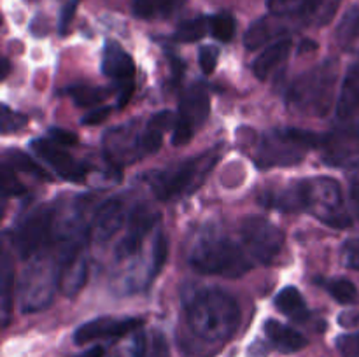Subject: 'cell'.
Instances as JSON below:
<instances>
[{"label": "cell", "mask_w": 359, "mask_h": 357, "mask_svg": "<svg viewBox=\"0 0 359 357\" xmlns=\"http://www.w3.org/2000/svg\"><path fill=\"white\" fill-rule=\"evenodd\" d=\"M241 234L252 258L263 265H272L279 258L286 244L283 231L276 224L259 216L248 217L241 224Z\"/></svg>", "instance_id": "10"}, {"label": "cell", "mask_w": 359, "mask_h": 357, "mask_svg": "<svg viewBox=\"0 0 359 357\" xmlns=\"http://www.w3.org/2000/svg\"><path fill=\"white\" fill-rule=\"evenodd\" d=\"M276 20L277 18L272 14V16L259 18L258 21H255L244 35L245 48L255 51V49L265 46L266 42H269L270 38L276 37L277 34H280V31L284 30V27H280Z\"/></svg>", "instance_id": "20"}, {"label": "cell", "mask_w": 359, "mask_h": 357, "mask_svg": "<svg viewBox=\"0 0 359 357\" xmlns=\"http://www.w3.org/2000/svg\"><path fill=\"white\" fill-rule=\"evenodd\" d=\"M170 66H172L170 80H172V84H174V86H177V84L181 83V79H182V74H184V63H182V59L172 56Z\"/></svg>", "instance_id": "41"}, {"label": "cell", "mask_w": 359, "mask_h": 357, "mask_svg": "<svg viewBox=\"0 0 359 357\" xmlns=\"http://www.w3.org/2000/svg\"><path fill=\"white\" fill-rule=\"evenodd\" d=\"M359 112V65H354L347 74L342 84L339 102H337V115L340 119H351Z\"/></svg>", "instance_id": "19"}, {"label": "cell", "mask_w": 359, "mask_h": 357, "mask_svg": "<svg viewBox=\"0 0 359 357\" xmlns=\"http://www.w3.org/2000/svg\"><path fill=\"white\" fill-rule=\"evenodd\" d=\"M182 4L184 0H133L132 7L137 18L153 20V18L170 16Z\"/></svg>", "instance_id": "24"}, {"label": "cell", "mask_w": 359, "mask_h": 357, "mask_svg": "<svg viewBox=\"0 0 359 357\" xmlns=\"http://www.w3.org/2000/svg\"><path fill=\"white\" fill-rule=\"evenodd\" d=\"M335 345L342 357H359V331L339 336Z\"/></svg>", "instance_id": "34"}, {"label": "cell", "mask_w": 359, "mask_h": 357, "mask_svg": "<svg viewBox=\"0 0 359 357\" xmlns=\"http://www.w3.org/2000/svg\"><path fill=\"white\" fill-rule=\"evenodd\" d=\"M154 223H156L154 214L147 212V209H144V206H137L128 217V233L116 247V258L125 259L135 254L142 245L146 234L154 226Z\"/></svg>", "instance_id": "16"}, {"label": "cell", "mask_w": 359, "mask_h": 357, "mask_svg": "<svg viewBox=\"0 0 359 357\" xmlns=\"http://www.w3.org/2000/svg\"><path fill=\"white\" fill-rule=\"evenodd\" d=\"M217 160H219V154L209 149L200 156L189 158V160L182 161L175 167L165 168L161 172H153L146 181L158 200L168 202V200L179 198V196L198 188L205 175L217 163Z\"/></svg>", "instance_id": "5"}, {"label": "cell", "mask_w": 359, "mask_h": 357, "mask_svg": "<svg viewBox=\"0 0 359 357\" xmlns=\"http://www.w3.org/2000/svg\"><path fill=\"white\" fill-rule=\"evenodd\" d=\"M351 203H353L354 214L359 220V181L353 182V186H351Z\"/></svg>", "instance_id": "43"}, {"label": "cell", "mask_w": 359, "mask_h": 357, "mask_svg": "<svg viewBox=\"0 0 359 357\" xmlns=\"http://www.w3.org/2000/svg\"><path fill=\"white\" fill-rule=\"evenodd\" d=\"M153 265H151V273H149V280H153L158 273L161 272V268L165 266L168 258V241L167 237L163 233L156 234V240H154L153 245Z\"/></svg>", "instance_id": "31"}, {"label": "cell", "mask_w": 359, "mask_h": 357, "mask_svg": "<svg viewBox=\"0 0 359 357\" xmlns=\"http://www.w3.org/2000/svg\"><path fill=\"white\" fill-rule=\"evenodd\" d=\"M2 163L7 164L9 168H13V170L25 172V174H30L37 178H44V181L49 178L48 172H46L41 164L35 163L27 153H23V150L7 149L2 156Z\"/></svg>", "instance_id": "25"}, {"label": "cell", "mask_w": 359, "mask_h": 357, "mask_svg": "<svg viewBox=\"0 0 359 357\" xmlns=\"http://www.w3.org/2000/svg\"><path fill=\"white\" fill-rule=\"evenodd\" d=\"M0 290H2V321L4 326H7L14 301V265L9 251L2 252V272H0Z\"/></svg>", "instance_id": "22"}, {"label": "cell", "mask_w": 359, "mask_h": 357, "mask_svg": "<svg viewBox=\"0 0 359 357\" xmlns=\"http://www.w3.org/2000/svg\"><path fill=\"white\" fill-rule=\"evenodd\" d=\"M217 58H219V51H217L214 46H203V48H200L198 62H200V66H202L203 74L210 76V74L216 70Z\"/></svg>", "instance_id": "35"}, {"label": "cell", "mask_w": 359, "mask_h": 357, "mask_svg": "<svg viewBox=\"0 0 359 357\" xmlns=\"http://www.w3.org/2000/svg\"><path fill=\"white\" fill-rule=\"evenodd\" d=\"M126 220V210L121 200L111 198L102 203L91 219L88 234L95 241H107L118 233Z\"/></svg>", "instance_id": "15"}, {"label": "cell", "mask_w": 359, "mask_h": 357, "mask_svg": "<svg viewBox=\"0 0 359 357\" xmlns=\"http://www.w3.org/2000/svg\"><path fill=\"white\" fill-rule=\"evenodd\" d=\"M112 112V107H109V105H105V107H98V108H91L88 114L83 115V119H81V122L86 126H95V125H100V122H104L105 119L111 115Z\"/></svg>", "instance_id": "40"}, {"label": "cell", "mask_w": 359, "mask_h": 357, "mask_svg": "<svg viewBox=\"0 0 359 357\" xmlns=\"http://www.w3.org/2000/svg\"><path fill=\"white\" fill-rule=\"evenodd\" d=\"M189 262L196 272L228 279H237L251 270V261L241 245L216 231H207L196 238L189 251Z\"/></svg>", "instance_id": "3"}, {"label": "cell", "mask_w": 359, "mask_h": 357, "mask_svg": "<svg viewBox=\"0 0 359 357\" xmlns=\"http://www.w3.org/2000/svg\"><path fill=\"white\" fill-rule=\"evenodd\" d=\"M265 332L269 336L270 342L284 354H293L298 350L305 349L307 346V338H305L302 332H298L297 329L290 328V326L283 324V322L276 321V318H270L265 324Z\"/></svg>", "instance_id": "18"}, {"label": "cell", "mask_w": 359, "mask_h": 357, "mask_svg": "<svg viewBox=\"0 0 359 357\" xmlns=\"http://www.w3.org/2000/svg\"><path fill=\"white\" fill-rule=\"evenodd\" d=\"M56 209L53 205H39L25 216L11 234L14 248L21 259H28L51 241Z\"/></svg>", "instance_id": "8"}, {"label": "cell", "mask_w": 359, "mask_h": 357, "mask_svg": "<svg viewBox=\"0 0 359 357\" xmlns=\"http://www.w3.org/2000/svg\"><path fill=\"white\" fill-rule=\"evenodd\" d=\"M265 203L283 212H309L321 223L339 230L353 224L340 184L332 177L302 178L273 195L266 192Z\"/></svg>", "instance_id": "1"}, {"label": "cell", "mask_w": 359, "mask_h": 357, "mask_svg": "<svg viewBox=\"0 0 359 357\" xmlns=\"http://www.w3.org/2000/svg\"><path fill=\"white\" fill-rule=\"evenodd\" d=\"M146 354L147 357H170L167 338H165L160 331L153 332V336H151V343L149 346H147Z\"/></svg>", "instance_id": "37"}, {"label": "cell", "mask_w": 359, "mask_h": 357, "mask_svg": "<svg viewBox=\"0 0 359 357\" xmlns=\"http://www.w3.org/2000/svg\"><path fill=\"white\" fill-rule=\"evenodd\" d=\"M339 324L342 328H354L359 324V310H347L339 315Z\"/></svg>", "instance_id": "42"}, {"label": "cell", "mask_w": 359, "mask_h": 357, "mask_svg": "<svg viewBox=\"0 0 359 357\" xmlns=\"http://www.w3.org/2000/svg\"><path fill=\"white\" fill-rule=\"evenodd\" d=\"M9 70H11V65H9V62H7V59H2V79H6L7 77V74H9Z\"/></svg>", "instance_id": "45"}, {"label": "cell", "mask_w": 359, "mask_h": 357, "mask_svg": "<svg viewBox=\"0 0 359 357\" xmlns=\"http://www.w3.org/2000/svg\"><path fill=\"white\" fill-rule=\"evenodd\" d=\"M321 139L316 133L298 128L273 130L263 136L258 149L256 161L262 168L265 167H290L304 160L305 153L319 146Z\"/></svg>", "instance_id": "6"}, {"label": "cell", "mask_w": 359, "mask_h": 357, "mask_svg": "<svg viewBox=\"0 0 359 357\" xmlns=\"http://www.w3.org/2000/svg\"><path fill=\"white\" fill-rule=\"evenodd\" d=\"M291 49H293V41L291 38H280V41L273 42L263 52L256 56L252 62V72L259 80H266L290 56Z\"/></svg>", "instance_id": "17"}, {"label": "cell", "mask_w": 359, "mask_h": 357, "mask_svg": "<svg viewBox=\"0 0 359 357\" xmlns=\"http://www.w3.org/2000/svg\"><path fill=\"white\" fill-rule=\"evenodd\" d=\"M210 114V94L205 84H191L182 93L179 102L177 122L174 128V146H184L193 139L196 130L207 121Z\"/></svg>", "instance_id": "9"}, {"label": "cell", "mask_w": 359, "mask_h": 357, "mask_svg": "<svg viewBox=\"0 0 359 357\" xmlns=\"http://www.w3.org/2000/svg\"><path fill=\"white\" fill-rule=\"evenodd\" d=\"M32 149L35 150L42 161L49 164L56 174L65 181L72 182H84L88 174L91 172L90 164L77 161L72 154L63 150L62 146L53 142L51 139H37L32 142Z\"/></svg>", "instance_id": "13"}, {"label": "cell", "mask_w": 359, "mask_h": 357, "mask_svg": "<svg viewBox=\"0 0 359 357\" xmlns=\"http://www.w3.org/2000/svg\"><path fill=\"white\" fill-rule=\"evenodd\" d=\"M276 307L280 314L287 315L290 318L298 322H304L305 318L311 315L307 303H305L304 296L297 287H284L276 298Z\"/></svg>", "instance_id": "21"}, {"label": "cell", "mask_w": 359, "mask_h": 357, "mask_svg": "<svg viewBox=\"0 0 359 357\" xmlns=\"http://www.w3.org/2000/svg\"><path fill=\"white\" fill-rule=\"evenodd\" d=\"M49 139L53 142H56L58 146L62 147H69V146H76L79 142L76 133L69 132V130H63V128H51L49 130Z\"/></svg>", "instance_id": "39"}, {"label": "cell", "mask_w": 359, "mask_h": 357, "mask_svg": "<svg viewBox=\"0 0 359 357\" xmlns=\"http://www.w3.org/2000/svg\"><path fill=\"white\" fill-rule=\"evenodd\" d=\"M28 125L27 115L20 114V112H13L7 105H2V133L7 135V133L20 132L21 128Z\"/></svg>", "instance_id": "33"}, {"label": "cell", "mask_w": 359, "mask_h": 357, "mask_svg": "<svg viewBox=\"0 0 359 357\" xmlns=\"http://www.w3.org/2000/svg\"><path fill=\"white\" fill-rule=\"evenodd\" d=\"M79 0H69V2L63 6L62 13H60V21H58V31L60 35H67L70 30V24H72L74 16H76V9Z\"/></svg>", "instance_id": "38"}, {"label": "cell", "mask_w": 359, "mask_h": 357, "mask_svg": "<svg viewBox=\"0 0 359 357\" xmlns=\"http://www.w3.org/2000/svg\"><path fill=\"white\" fill-rule=\"evenodd\" d=\"M147 352L146 336L142 332H130V335L119 338V342L112 346L107 357H144Z\"/></svg>", "instance_id": "27"}, {"label": "cell", "mask_w": 359, "mask_h": 357, "mask_svg": "<svg viewBox=\"0 0 359 357\" xmlns=\"http://www.w3.org/2000/svg\"><path fill=\"white\" fill-rule=\"evenodd\" d=\"M337 41L346 51L359 55V9L353 7L337 28Z\"/></svg>", "instance_id": "23"}, {"label": "cell", "mask_w": 359, "mask_h": 357, "mask_svg": "<svg viewBox=\"0 0 359 357\" xmlns=\"http://www.w3.org/2000/svg\"><path fill=\"white\" fill-rule=\"evenodd\" d=\"M135 62L132 56L121 48L116 41L105 42L104 52H102V72L118 84V107H125L132 100L133 90H135Z\"/></svg>", "instance_id": "11"}, {"label": "cell", "mask_w": 359, "mask_h": 357, "mask_svg": "<svg viewBox=\"0 0 359 357\" xmlns=\"http://www.w3.org/2000/svg\"><path fill=\"white\" fill-rule=\"evenodd\" d=\"M209 31V18H193V20L182 21L174 34V41L177 42H196Z\"/></svg>", "instance_id": "28"}, {"label": "cell", "mask_w": 359, "mask_h": 357, "mask_svg": "<svg viewBox=\"0 0 359 357\" xmlns=\"http://www.w3.org/2000/svg\"><path fill=\"white\" fill-rule=\"evenodd\" d=\"M325 289L328 290L330 296L337 300L339 303L351 304L358 300V289L351 280L346 279H333V280H318Z\"/></svg>", "instance_id": "29"}, {"label": "cell", "mask_w": 359, "mask_h": 357, "mask_svg": "<svg viewBox=\"0 0 359 357\" xmlns=\"http://www.w3.org/2000/svg\"><path fill=\"white\" fill-rule=\"evenodd\" d=\"M342 0H269L270 14L298 18L304 24H326L333 20Z\"/></svg>", "instance_id": "12"}, {"label": "cell", "mask_w": 359, "mask_h": 357, "mask_svg": "<svg viewBox=\"0 0 359 357\" xmlns=\"http://www.w3.org/2000/svg\"><path fill=\"white\" fill-rule=\"evenodd\" d=\"M342 261L347 268L359 272V238H353L344 244Z\"/></svg>", "instance_id": "36"}, {"label": "cell", "mask_w": 359, "mask_h": 357, "mask_svg": "<svg viewBox=\"0 0 359 357\" xmlns=\"http://www.w3.org/2000/svg\"><path fill=\"white\" fill-rule=\"evenodd\" d=\"M69 94L77 107L90 108L102 104L111 94V90L102 86H90V84H76L69 88Z\"/></svg>", "instance_id": "26"}, {"label": "cell", "mask_w": 359, "mask_h": 357, "mask_svg": "<svg viewBox=\"0 0 359 357\" xmlns=\"http://www.w3.org/2000/svg\"><path fill=\"white\" fill-rule=\"evenodd\" d=\"M339 65L333 59L319 63L298 77L287 93V104L293 111L309 115H326L335 97Z\"/></svg>", "instance_id": "4"}, {"label": "cell", "mask_w": 359, "mask_h": 357, "mask_svg": "<svg viewBox=\"0 0 359 357\" xmlns=\"http://www.w3.org/2000/svg\"><path fill=\"white\" fill-rule=\"evenodd\" d=\"M104 356H105V346L95 345V346H91V349L84 350V352L77 354V356H74V357H104Z\"/></svg>", "instance_id": "44"}, {"label": "cell", "mask_w": 359, "mask_h": 357, "mask_svg": "<svg viewBox=\"0 0 359 357\" xmlns=\"http://www.w3.org/2000/svg\"><path fill=\"white\" fill-rule=\"evenodd\" d=\"M142 324L144 321L139 317H98L79 326L74 332V342L77 345H86V343L95 342V340H119L123 336L130 335V332L137 331Z\"/></svg>", "instance_id": "14"}, {"label": "cell", "mask_w": 359, "mask_h": 357, "mask_svg": "<svg viewBox=\"0 0 359 357\" xmlns=\"http://www.w3.org/2000/svg\"><path fill=\"white\" fill-rule=\"evenodd\" d=\"M237 21L230 13H217L209 16V31L219 42H230L235 37Z\"/></svg>", "instance_id": "30"}, {"label": "cell", "mask_w": 359, "mask_h": 357, "mask_svg": "<svg viewBox=\"0 0 359 357\" xmlns=\"http://www.w3.org/2000/svg\"><path fill=\"white\" fill-rule=\"evenodd\" d=\"M58 262L35 261L25 270L20 284V307L23 314H35L53 303L58 282Z\"/></svg>", "instance_id": "7"}, {"label": "cell", "mask_w": 359, "mask_h": 357, "mask_svg": "<svg viewBox=\"0 0 359 357\" xmlns=\"http://www.w3.org/2000/svg\"><path fill=\"white\" fill-rule=\"evenodd\" d=\"M0 177H2V195L4 196H18L25 195L27 189L21 184L20 181L14 175L13 168H9L7 164L2 163V170H0Z\"/></svg>", "instance_id": "32"}, {"label": "cell", "mask_w": 359, "mask_h": 357, "mask_svg": "<svg viewBox=\"0 0 359 357\" xmlns=\"http://www.w3.org/2000/svg\"><path fill=\"white\" fill-rule=\"evenodd\" d=\"M184 312L191 331L212 343L230 338L241 322V308L235 298L216 287L186 293Z\"/></svg>", "instance_id": "2"}]
</instances>
